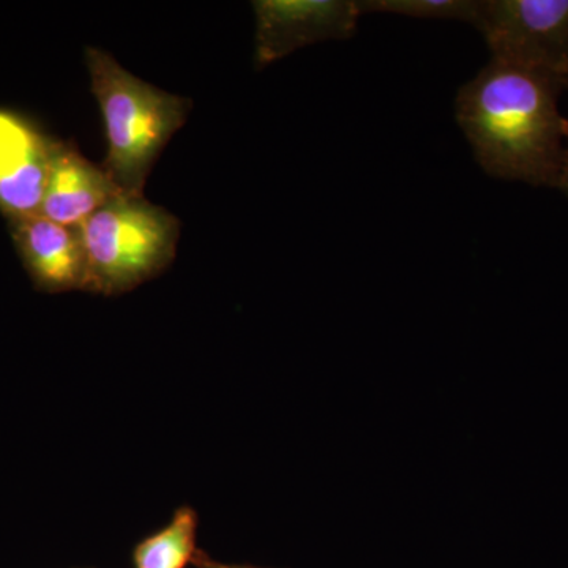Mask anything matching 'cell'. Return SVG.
Returning <instances> with one entry per match:
<instances>
[{
	"label": "cell",
	"mask_w": 568,
	"mask_h": 568,
	"mask_svg": "<svg viewBox=\"0 0 568 568\" xmlns=\"http://www.w3.org/2000/svg\"><path fill=\"white\" fill-rule=\"evenodd\" d=\"M562 85L540 71L491 61L457 95V121L485 173L558 186L568 119Z\"/></svg>",
	"instance_id": "6da1fadb"
},
{
	"label": "cell",
	"mask_w": 568,
	"mask_h": 568,
	"mask_svg": "<svg viewBox=\"0 0 568 568\" xmlns=\"http://www.w3.org/2000/svg\"><path fill=\"white\" fill-rule=\"evenodd\" d=\"M85 62L106 125L103 170L123 194L141 197L153 163L185 123L189 102L138 80L97 48H89Z\"/></svg>",
	"instance_id": "7a4b0ae2"
},
{
	"label": "cell",
	"mask_w": 568,
	"mask_h": 568,
	"mask_svg": "<svg viewBox=\"0 0 568 568\" xmlns=\"http://www.w3.org/2000/svg\"><path fill=\"white\" fill-rule=\"evenodd\" d=\"M85 253L82 290L126 293L159 275L175 256L179 222L144 197H115L80 227Z\"/></svg>",
	"instance_id": "3957f363"
},
{
	"label": "cell",
	"mask_w": 568,
	"mask_h": 568,
	"mask_svg": "<svg viewBox=\"0 0 568 568\" xmlns=\"http://www.w3.org/2000/svg\"><path fill=\"white\" fill-rule=\"evenodd\" d=\"M474 26L485 37L491 61L562 80L568 62V0H480Z\"/></svg>",
	"instance_id": "277c9868"
},
{
	"label": "cell",
	"mask_w": 568,
	"mask_h": 568,
	"mask_svg": "<svg viewBox=\"0 0 568 568\" xmlns=\"http://www.w3.org/2000/svg\"><path fill=\"white\" fill-rule=\"evenodd\" d=\"M254 11L260 67L308 44L351 39L362 17L357 0H263Z\"/></svg>",
	"instance_id": "5b68a950"
},
{
	"label": "cell",
	"mask_w": 568,
	"mask_h": 568,
	"mask_svg": "<svg viewBox=\"0 0 568 568\" xmlns=\"http://www.w3.org/2000/svg\"><path fill=\"white\" fill-rule=\"evenodd\" d=\"M52 144L31 123L0 111V211L10 222L39 215Z\"/></svg>",
	"instance_id": "8992f818"
},
{
	"label": "cell",
	"mask_w": 568,
	"mask_h": 568,
	"mask_svg": "<svg viewBox=\"0 0 568 568\" xmlns=\"http://www.w3.org/2000/svg\"><path fill=\"white\" fill-rule=\"evenodd\" d=\"M122 194L106 171L88 162L77 149L59 142L52 144L39 215L63 226L80 227Z\"/></svg>",
	"instance_id": "52a82bcc"
},
{
	"label": "cell",
	"mask_w": 568,
	"mask_h": 568,
	"mask_svg": "<svg viewBox=\"0 0 568 568\" xmlns=\"http://www.w3.org/2000/svg\"><path fill=\"white\" fill-rule=\"evenodd\" d=\"M13 237L33 283L48 293L82 290L85 253L80 230L41 215L14 220Z\"/></svg>",
	"instance_id": "ba28073f"
},
{
	"label": "cell",
	"mask_w": 568,
	"mask_h": 568,
	"mask_svg": "<svg viewBox=\"0 0 568 568\" xmlns=\"http://www.w3.org/2000/svg\"><path fill=\"white\" fill-rule=\"evenodd\" d=\"M197 515L192 507L175 511L170 525L134 548V568H185L196 549Z\"/></svg>",
	"instance_id": "9c48e42d"
},
{
	"label": "cell",
	"mask_w": 568,
	"mask_h": 568,
	"mask_svg": "<svg viewBox=\"0 0 568 568\" xmlns=\"http://www.w3.org/2000/svg\"><path fill=\"white\" fill-rule=\"evenodd\" d=\"M361 13H394L417 20L476 24L480 0H357Z\"/></svg>",
	"instance_id": "30bf717a"
},
{
	"label": "cell",
	"mask_w": 568,
	"mask_h": 568,
	"mask_svg": "<svg viewBox=\"0 0 568 568\" xmlns=\"http://www.w3.org/2000/svg\"><path fill=\"white\" fill-rule=\"evenodd\" d=\"M193 564L197 568H256L248 566H227V564L215 562V560H212L201 551H197V555L194 556Z\"/></svg>",
	"instance_id": "8fae6325"
},
{
	"label": "cell",
	"mask_w": 568,
	"mask_h": 568,
	"mask_svg": "<svg viewBox=\"0 0 568 568\" xmlns=\"http://www.w3.org/2000/svg\"><path fill=\"white\" fill-rule=\"evenodd\" d=\"M558 189L562 190V192L568 196V122L566 130V151H564L562 168H560Z\"/></svg>",
	"instance_id": "7c38bea8"
},
{
	"label": "cell",
	"mask_w": 568,
	"mask_h": 568,
	"mask_svg": "<svg viewBox=\"0 0 568 568\" xmlns=\"http://www.w3.org/2000/svg\"><path fill=\"white\" fill-rule=\"evenodd\" d=\"M560 84H562V89H568V62L566 67V71H564L562 80H560Z\"/></svg>",
	"instance_id": "4fadbf2b"
}]
</instances>
